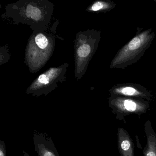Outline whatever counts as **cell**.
Wrapping results in <instances>:
<instances>
[{"instance_id": "cell-9", "label": "cell", "mask_w": 156, "mask_h": 156, "mask_svg": "<svg viewBox=\"0 0 156 156\" xmlns=\"http://www.w3.org/2000/svg\"><path fill=\"white\" fill-rule=\"evenodd\" d=\"M91 51L90 45L87 44L81 45L78 50L77 53L78 56L81 57H85L88 56Z\"/></svg>"}, {"instance_id": "cell-11", "label": "cell", "mask_w": 156, "mask_h": 156, "mask_svg": "<svg viewBox=\"0 0 156 156\" xmlns=\"http://www.w3.org/2000/svg\"><path fill=\"white\" fill-rule=\"evenodd\" d=\"M23 156H30L26 151L24 150L23 151Z\"/></svg>"}, {"instance_id": "cell-7", "label": "cell", "mask_w": 156, "mask_h": 156, "mask_svg": "<svg viewBox=\"0 0 156 156\" xmlns=\"http://www.w3.org/2000/svg\"><path fill=\"white\" fill-rule=\"evenodd\" d=\"M116 4L111 1H98L95 2L91 8L92 11H109L115 8Z\"/></svg>"}, {"instance_id": "cell-4", "label": "cell", "mask_w": 156, "mask_h": 156, "mask_svg": "<svg viewBox=\"0 0 156 156\" xmlns=\"http://www.w3.org/2000/svg\"><path fill=\"white\" fill-rule=\"evenodd\" d=\"M33 141L38 156H59L52 139L46 132L34 130Z\"/></svg>"}, {"instance_id": "cell-2", "label": "cell", "mask_w": 156, "mask_h": 156, "mask_svg": "<svg viewBox=\"0 0 156 156\" xmlns=\"http://www.w3.org/2000/svg\"><path fill=\"white\" fill-rule=\"evenodd\" d=\"M108 105L116 119L119 120H125V117L130 115H136L140 117L147 113L150 106L147 100L120 96H110Z\"/></svg>"}, {"instance_id": "cell-8", "label": "cell", "mask_w": 156, "mask_h": 156, "mask_svg": "<svg viewBox=\"0 0 156 156\" xmlns=\"http://www.w3.org/2000/svg\"><path fill=\"white\" fill-rule=\"evenodd\" d=\"M35 41L36 44L41 49H45L48 46V40L42 34H37L35 37Z\"/></svg>"}, {"instance_id": "cell-1", "label": "cell", "mask_w": 156, "mask_h": 156, "mask_svg": "<svg viewBox=\"0 0 156 156\" xmlns=\"http://www.w3.org/2000/svg\"><path fill=\"white\" fill-rule=\"evenodd\" d=\"M136 35L117 53L110 68H125L136 63L149 48L155 37L152 28L141 31L137 28Z\"/></svg>"}, {"instance_id": "cell-12", "label": "cell", "mask_w": 156, "mask_h": 156, "mask_svg": "<svg viewBox=\"0 0 156 156\" xmlns=\"http://www.w3.org/2000/svg\"><path fill=\"white\" fill-rule=\"evenodd\" d=\"M155 1V2H156V0H155V1Z\"/></svg>"}, {"instance_id": "cell-6", "label": "cell", "mask_w": 156, "mask_h": 156, "mask_svg": "<svg viewBox=\"0 0 156 156\" xmlns=\"http://www.w3.org/2000/svg\"><path fill=\"white\" fill-rule=\"evenodd\" d=\"M144 129L147 143L143 149V156H156V133L150 120H147L145 123Z\"/></svg>"}, {"instance_id": "cell-3", "label": "cell", "mask_w": 156, "mask_h": 156, "mask_svg": "<svg viewBox=\"0 0 156 156\" xmlns=\"http://www.w3.org/2000/svg\"><path fill=\"white\" fill-rule=\"evenodd\" d=\"M110 96H120L140 98L149 101L151 99V92L138 84L126 83L117 84L109 90Z\"/></svg>"}, {"instance_id": "cell-5", "label": "cell", "mask_w": 156, "mask_h": 156, "mask_svg": "<svg viewBox=\"0 0 156 156\" xmlns=\"http://www.w3.org/2000/svg\"><path fill=\"white\" fill-rule=\"evenodd\" d=\"M117 135L118 148L120 156H135L134 144L127 131L118 127Z\"/></svg>"}, {"instance_id": "cell-10", "label": "cell", "mask_w": 156, "mask_h": 156, "mask_svg": "<svg viewBox=\"0 0 156 156\" xmlns=\"http://www.w3.org/2000/svg\"><path fill=\"white\" fill-rule=\"evenodd\" d=\"M6 145L3 140H0V156H7Z\"/></svg>"}]
</instances>
